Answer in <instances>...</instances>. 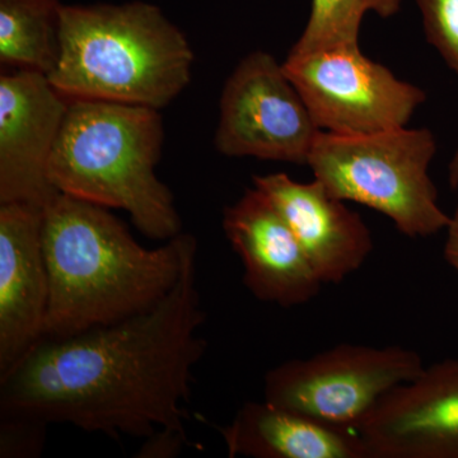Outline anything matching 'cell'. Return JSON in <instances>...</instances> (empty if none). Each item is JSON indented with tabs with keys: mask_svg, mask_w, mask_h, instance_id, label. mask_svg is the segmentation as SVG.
Masks as SVG:
<instances>
[{
	"mask_svg": "<svg viewBox=\"0 0 458 458\" xmlns=\"http://www.w3.org/2000/svg\"><path fill=\"white\" fill-rule=\"evenodd\" d=\"M198 242L188 234L179 280L161 302L114 324L42 337L0 379V414L89 433L185 437L192 372L204 357Z\"/></svg>",
	"mask_w": 458,
	"mask_h": 458,
	"instance_id": "obj_1",
	"label": "cell"
},
{
	"mask_svg": "<svg viewBox=\"0 0 458 458\" xmlns=\"http://www.w3.org/2000/svg\"><path fill=\"white\" fill-rule=\"evenodd\" d=\"M188 234L146 249L107 208L57 192L44 208L49 274L44 337H66L155 307L179 280Z\"/></svg>",
	"mask_w": 458,
	"mask_h": 458,
	"instance_id": "obj_2",
	"label": "cell"
},
{
	"mask_svg": "<svg viewBox=\"0 0 458 458\" xmlns=\"http://www.w3.org/2000/svg\"><path fill=\"white\" fill-rule=\"evenodd\" d=\"M194 53L156 5H62L59 55L47 78L69 101L167 106L189 86Z\"/></svg>",
	"mask_w": 458,
	"mask_h": 458,
	"instance_id": "obj_3",
	"label": "cell"
},
{
	"mask_svg": "<svg viewBox=\"0 0 458 458\" xmlns=\"http://www.w3.org/2000/svg\"><path fill=\"white\" fill-rule=\"evenodd\" d=\"M164 123L156 108L72 99L51 156L49 180L62 192L131 214L153 240L181 233L174 195L156 165Z\"/></svg>",
	"mask_w": 458,
	"mask_h": 458,
	"instance_id": "obj_4",
	"label": "cell"
},
{
	"mask_svg": "<svg viewBox=\"0 0 458 458\" xmlns=\"http://www.w3.org/2000/svg\"><path fill=\"white\" fill-rule=\"evenodd\" d=\"M436 152L429 129L358 135L321 131L307 165L334 197L384 214L403 236L426 238L451 221L428 174Z\"/></svg>",
	"mask_w": 458,
	"mask_h": 458,
	"instance_id": "obj_5",
	"label": "cell"
},
{
	"mask_svg": "<svg viewBox=\"0 0 458 458\" xmlns=\"http://www.w3.org/2000/svg\"><path fill=\"white\" fill-rule=\"evenodd\" d=\"M424 369L420 355L403 346L339 344L269 370L265 400L322 423L355 429L381 397Z\"/></svg>",
	"mask_w": 458,
	"mask_h": 458,
	"instance_id": "obj_6",
	"label": "cell"
},
{
	"mask_svg": "<svg viewBox=\"0 0 458 458\" xmlns=\"http://www.w3.org/2000/svg\"><path fill=\"white\" fill-rule=\"evenodd\" d=\"M282 65L319 131L334 134L405 128L427 98L423 89L364 55L360 45L291 51Z\"/></svg>",
	"mask_w": 458,
	"mask_h": 458,
	"instance_id": "obj_7",
	"label": "cell"
},
{
	"mask_svg": "<svg viewBox=\"0 0 458 458\" xmlns=\"http://www.w3.org/2000/svg\"><path fill=\"white\" fill-rule=\"evenodd\" d=\"M319 131L271 54H249L225 82L216 134L222 155L307 165Z\"/></svg>",
	"mask_w": 458,
	"mask_h": 458,
	"instance_id": "obj_8",
	"label": "cell"
},
{
	"mask_svg": "<svg viewBox=\"0 0 458 458\" xmlns=\"http://www.w3.org/2000/svg\"><path fill=\"white\" fill-rule=\"evenodd\" d=\"M69 99L47 74L17 69L0 77V204L45 208L57 190L49 180L51 156Z\"/></svg>",
	"mask_w": 458,
	"mask_h": 458,
	"instance_id": "obj_9",
	"label": "cell"
},
{
	"mask_svg": "<svg viewBox=\"0 0 458 458\" xmlns=\"http://www.w3.org/2000/svg\"><path fill=\"white\" fill-rule=\"evenodd\" d=\"M354 430L367 458H458V360L388 391Z\"/></svg>",
	"mask_w": 458,
	"mask_h": 458,
	"instance_id": "obj_10",
	"label": "cell"
},
{
	"mask_svg": "<svg viewBox=\"0 0 458 458\" xmlns=\"http://www.w3.org/2000/svg\"><path fill=\"white\" fill-rule=\"evenodd\" d=\"M42 225L44 208L0 204V379L44 337L49 274Z\"/></svg>",
	"mask_w": 458,
	"mask_h": 458,
	"instance_id": "obj_11",
	"label": "cell"
},
{
	"mask_svg": "<svg viewBox=\"0 0 458 458\" xmlns=\"http://www.w3.org/2000/svg\"><path fill=\"white\" fill-rule=\"evenodd\" d=\"M223 229L242 261L243 283L259 301L289 309L318 297L324 283L284 218L258 189H247L225 208Z\"/></svg>",
	"mask_w": 458,
	"mask_h": 458,
	"instance_id": "obj_12",
	"label": "cell"
},
{
	"mask_svg": "<svg viewBox=\"0 0 458 458\" xmlns=\"http://www.w3.org/2000/svg\"><path fill=\"white\" fill-rule=\"evenodd\" d=\"M252 181L284 218L324 284L344 282L372 254V234L360 213L318 180L298 182L279 172Z\"/></svg>",
	"mask_w": 458,
	"mask_h": 458,
	"instance_id": "obj_13",
	"label": "cell"
},
{
	"mask_svg": "<svg viewBox=\"0 0 458 458\" xmlns=\"http://www.w3.org/2000/svg\"><path fill=\"white\" fill-rule=\"evenodd\" d=\"M229 457L367 458L354 429L331 426L274 403H243L222 428Z\"/></svg>",
	"mask_w": 458,
	"mask_h": 458,
	"instance_id": "obj_14",
	"label": "cell"
},
{
	"mask_svg": "<svg viewBox=\"0 0 458 458\" xmlns=\"http://www.w3.org/2000/svg\"><path fill=\"white\" fill-rule=\"evenodd\" d=\"M59 0H0V62L49 75L59 55Z\"/></svg>",
	"mask_w": 458,
	"mask_h": 458,
	"instance_id": "obj_15",
	"label": "cell"
},
{
	"mask_svg": "<svg viewBox=\"0 0 458 458\" xmlns=\"http://www.w3.org/2000/svg\"><path fill=\"white\" fill-rule=\"evenodd\" d=\"M401 0H312L311 16L291 51L310 53L328 47L360 45L361 21L369 12L391 17Z\"/></svg>",
	"mask_w": 458,
	"mask_h": 458,
	"instance_id": "obj_16",
	"label": "cell"
},
{
	"mask_svg": "<svg viewBox=\"0 0 458 458\" xmlns=\"http://www.w3.org/2000/svg\"><path fill=\"white\" fill-rule=\"evenodd\" d=\"M427 40L458 73V0H417Z\"/></svg>",
	"mask_w": 458,
	"mask_h": 458,
	"instance_id": "obj_17",
	"label": "cell"
},
{
	"mask_svg": "<svg viewBox=\"0 0 458 458\" xmlns=\"http://www.w3.org/2000/svg\"><path fill=\"white\" fill-rule=\"evenodd\" d=\"M47 427L36 419L0 414V457L40 456Z\"/></svg>",
	"mask_w": 458,
	"mask_h": 458,
	"instance_id": "obj_18",
	"label": "cell"
},
{
	"mask_svg": "<svg viewBox=\"0 0 458 458\" xmlns=\"http://www.w3.org/2000/svg\"><path fill=\"white\" fill-rule=\"evenodd\" d=\"M445 231H447V240H445L443 254L448 265L458 274V207L451 216L450 225Z\"/></svg>",
	"mask_w": 458,
	"mask_h": 458,
	"instance_id": "obj_19",
	"label": "cell"
},
{
	"mask_svg": "<svg viewBox=\"0 0 458 458\" xmlns=\"http://www.w3.org/2000/svg\"><path fill=\"white\" fill-rule=\"evenodd\" d=\"M448 179H450L451 189H458V148L456 153H454V158H452L450 176H448Z\"/></svg>",
	"mask_w": 458,
	"mask_h": 458,
	"instance_id": "obj_20",
	"label": "cell"
}]
</instances>
